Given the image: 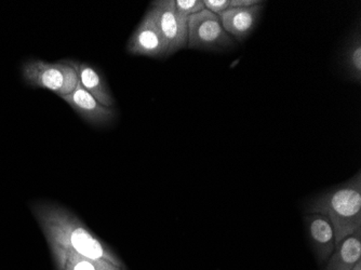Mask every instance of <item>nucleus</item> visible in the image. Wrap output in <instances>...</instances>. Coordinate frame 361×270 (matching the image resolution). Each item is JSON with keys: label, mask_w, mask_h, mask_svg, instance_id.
<instances>
[{"label": "nucleus", "mask_w": 361, "mask_h": 270, "mask_svg": "<svg viewBox=\"0 0 361 270\" xmlns=\"http://www.w3.org/2000/svg\"><path fill=\"white\" fill-rule=\"evenodd\" d=\"M77 75H78L79 83L85 90L88 91L97 102L106 107H114L115 99L111 95L107 83L105 82L102 75L99 70H95L92 65L88 63H80L73 61Z\"/></svg>", "instance_id": "nucleus-10"}, {"label": "nucleus", "mask_w": 361, "mask_h": 270, "mask_svg": "<svg viewBox=\"0 0 361 270\" xmlns=\"http://www.w3.org/2000/svg\"><path fill=\"white\" fill-rule=\"evenodd\" d=\"M361 261V229L343 239L328 259L326 270H353Z\"/></svg>", "instance_id": "nucleus-12"}, {"label": "nucleus", "mask_w": 361, "mask_h": 270, "mask_svg": "<svg viewBox=\"0 0 361 270\" xmlns=\"http://www.w3.org/2000/svg\"><path fill=\"white\" fill-rule=\"evenodd\" d=\"M341 68L346 78L355 83L361 82L360 24L350 32L343 44L340 56Z\"/></svg>", "instance_id": "nucleus-11"}, {"label": "nucleus", "mask_w": 361, "mask_h": 270, "mask_svg": "<svg viewBox=\"0 0 361 270\" xmlns=\"http://www.w3.org/2000/svg\"><path fill=\"white\" fill-rule=\"evenodd\" d=\"M30 210L49 245L75 252L93 261L126 267L123 261L68 209L52 202L37 201L30 204Z\"/></svg>", "instance_id": "nucleus-1"}, {"label": "nucleus", "mask_w": 361, "mask_h": 270, "mask_svg": "<svg viewBox=\"0 0 361 270\" xmlns=\"http://www.w3.org/2000/svg\"><path fill=\"white\" fill-rule=\"evenodd\" d=\"M61 99H64L86 123L95 127H105L116 121V109L97 102L79 82L72 93L61 97Z\"/></svg>", "instance_id": "nucleus-7"}, {"label": "nucleus", "mask_w": 361, "mask_h": 270, "mask_svg": "<svg viewBox=\"0 0 361 270\" xmlns=\"http://www.w3.org/2000/svg\"><path fill=\"white\" fill-rule=\"evenodd\" d=\"M262 3H264V1H259V0H231L229 9H231V8L253 7V6L259 5V4Z\"/></svg>", "instance_id": "nucleus-16"}, {"label": "nucleus", "mask_w": 361, "mask_h": 270, "mask_svg": "<svg viewBox=\"0 0 361 270\" xmlns=\"http://www.w3.org/2000/svg\"><path fill=\"white\" fill-rule=\"evenodd\" d=\"M353 270H361V261L357 263V265L355 266L354 269Z\"/></svg>", "instance_id": "nucleus-17"}, {"label": "nucleus", "mask_w": 361, "mask_h": 270, "mask_svg": "<svg viewBox=\"0 0 361 270\" xmlns=\"http://www.w3.org/2000/svg\"><path fill=\"white\" fill-rule=\"evenodd\" d=\"M204 9L220 16L229 9L231 0H204Z\"/></svg>", "instance_id": "nucleus-15"}, {"label": "nucleus", "mask_w": 361, "mask_h": 270, "mask_svg": "<svg viewBox=\"0 0 361 270\" xmlns=\"http://www.w3.org/2000/svg\"><path fill=\"white\" fill-rule=\"evenodd\" d=\"M306 229L320 264L326 263L336 250V233L328 217L322 214L305 216Z\"/></svg>", "instance_id": "nucleus-9"}, {"label": "nucleus", "mask_w": 361, "mask_h": 270, "mask_svg": "<svg viewBox=\"0 0 361 270\" xmlns=\"http://www.w3.org/2000/svg\"><path fill=\"white\" fill-rule=\"evenodd\" d=\"M156 24L167 42V56L188 46V18L180 16L176 9L174 0H157L149 6Z\"/></svg>", "instance_id": "nucleus-5"}, {"label": "nucleus", "mask_w": 361, "mask_h": 270, "mask_svg": "<svg viewBox=\"0 0 361 270\" xmlns=\"http://www.w3.org/2000/svg\"><path fill=\"white\" fill-rule=\"evenodd\" d=\"M264 4L249 8H231L219 16L223 27L235 42H245L252 34L264 11Z\"/></svg>", "instance_id": "nucleus-8"}, {"label": "nucleus", "mask_w": 361, "mask_h": 270, "mask_svg": "<svg viewBox=\"0 0 361 270\" xmlns=\"http://www.w3.org/2000/svg\"><path fill=\"white\" fill-rule=\"evenodd\" d=\"M188 47L204 51H225L236 47L227 34L220 18L204 9L188 18Z\"/></svg>", "instance_id": "nucleus-4"}, {"label": "nucleus", "mask_w": 361, "mask_h": 270, "mask_svg": "<svg viewBox=\"0 0 361 270\" xmlns=\"http://www.w3.org/2000/svg\"><path fill=\"white\" fill-rule=\"evenodd\" d=\"M21 74L27 86L52 91L59 97L72 93L79 82L73 60L49 63L30 59L22 64Z\"/></svg>", "instance_id": "nucleus-3"}, {"label": "nucleus", "mask_w": 361, "mask_h": 270, "mask_svg": "<svg viewBox=\"0 0 361 270\" xmlns=\"http://www.w3.org/2000/svg\"><path fill=\"white\" fill-rule=\"evenodd\" d=\"M126 49L128 54L131 56L153 59L167 56V42L162 37L161 32L156 24L151 8L145 12L141 23L128 40Z\"/></svg>", "instance_id": "nucleus-6"}, {"label": "nucleus", "mask_w": 361, "mask_h": 270, "mask_svg": "<svg viewBox=\"0 0 361 270\" xmlns=\"http://www.w3.org/2000/svg\"><path fill=\"white\" fill-rule=\"evenodd\" d=\"M52 257L56 264V270H118L121 267L107 263V262L93 261L81 257L75 252L49 245Z\"/></svg>", "instance_id": "nucleus-13"}, {"label": "nucleus", "mask_w": 361, "mask_h": 270, "mask_svg": "<svg viewBox=\"0 0 361 270\" xmlns=\"http://www.w3.org/2000/svg\"><path fill=\"white\" fill-rule=\"evenodd\" d=\"M176 9L180 16L190 18L194 14L204 11V0H176Z\"/></svg>", "instance_id": "nucleus-14"}, {"label": "nucleus", "mask_w": 361, "mask_h": 270, "mask_svg": "<svg viewBox=\"0 0 361 270\" xmlns=\"http://www.w3.org/2000/svg\"><path fill=\"white\" fill-rule=\"evenodd\" d=\"M118 270H127V269H126V267H123V268H121V269H118Z\"/></svg>", "instance_id": "nucleus-18"}, {"label": "nucleus", "mask_w": 361, "mask_h": 270, "mask_svg": "<svg viewBox=\"0 0 361 270\" xmlns=\"http://www.w3.org/2000/svg\"><path fill=\"white\" fill-rule=\"evenodd\" d=\"M308 214L329 219L336 233V247L361 229V172L350 180L314 197L305 206Z\"/></svg>", "instance_id": "nucleus-2"}]
</instances>
